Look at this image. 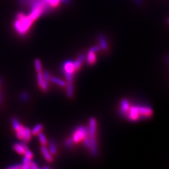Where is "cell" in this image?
<instances>
[{
    "label": "cell",
    "mask_w": 169,
    "mask_h": 169,
    "mask_svg": "<svg viewBox=\"0 0 169 169\" xmlns=\"http://www.w3.org/2000/svg\"><path fill=\"white\" fill-rule=\"evenodd\" d=\"M121 113L130 120H137L140 118H148L150 116L152 111L148 106H136L129 107L126 101L123 100L121 108Z\"/></svg>",
    "instance_id": "1"
},
{
    "label": "cell",
    "mask_w": 169,
    "mask_h": 169,
    "mask_svg": "<svg viewBox=\"0 0 169 169\" xmlns=\"http://www.w3.org/2000/svg\"><path fill=\"white\" fill-rule=\"evenodd\" d=\"M33 22L29 16L23 13H19L17 14L16 20L14 22V28L19 34L23 35L27 33Z\"/></svg>",
    "instance_id": "2"
},
{
    "label": "cell",
    "mask_w": 169,
    "mask_h": 169,
    "mask_svg": "<svg viewBox=\"0 0 169 169\" xmlns=\"http://www.w3.org/2000/svg\"><path fill=\"white\" fill-rule=\"evenodd\" d=\"M49 8V5L43 0H35L32 4V8L28 16L34 21L44 14Z\"/></svg>",
    "instance_id": "3"
},
{
    "label": "cell",
    "mask_w": 169,
    "mask_h": 169,
    "mask_svg": "<svg viewBox=\"0 0 169 169\" xmlns=\"http://www.w3.org/2000/svg\"><path fill=\"white\" fill-rule=\"evenodd\" d=\"M90 136V128L88 126H79L73 133V142H78L84 138Z\"/></svg>",
    "instance_id": "4"
},
{
    "label": "cell",
    "mask_w": 169,
    "mask_h": 169,
    "mask_svg": "<svg viewBox=\"0 0 169 169\" xmlns=\"http://www.w3.org/2000/svg\"><path fill=\"white\" fill-rule=\"evenodd\" d=\"M74 71V69L73 62L71 61L68 60L63 63L62 66V72L64 74L65 73L73 74Z\"/></svg>",
    "instance_id": "5"
},
{
    "label": "cell",
    "mask_w": 169,
    "mask_h": 169,
    "mask_svg": "<svg viewBox=\"0 0 169 169\" xmlns=\"http://www.w3.org/2000/svg\"><path fill=\"white\" fill-rule=\"evenodd\" d=\"M98 49V47H94V48H91L89 51V53H88V57H87V61H88V64H92L95 61L96 56H95V52L96 51H97Z\"/></svg>",
    "instance_id": "6"
},
{
    "label": "cell",
    "mask_w": 169,
    "mask_h": 169,
    "mask_svg": "<svg viewBox=\"0 0 169 169\" xmlns=\"http://www.w3.org/2000/svg\"><path fill=\"white\" fill-rule=\"evenodd\" d=\"M41 152H42L43 156H44L45 159H46L48 161H51L53 160V158H52L51 154L50 152L49 151L48 149L44 145H43V146L41 147Z\"/></svg>",
    "instance_id": "7"
},
{
    "label": "cell",
    "mask_w": 169,
    "mask_h": 169,
    "mask_svg": "<svg viewBox=\"0 0 169 169\" xmlns=\"http://www.w3.org/2000/svg\"><path fill=\"white\" fill-rule=\"evenodd\" d=\"M84 59V55L81 54L78 56V58H77L76 60H75L74 62H73L74 70H78L80 68L81 63L83 61Z\"/></svg>",
    "instance_id": "8"
},
{
    "label": "cell",
    "mask_w": 169,
    "mask_h": 169,
    "mask_svg": "<svg viewBox=\"0 0 169 169\" xmlns=\"http://www.w3.org/2000/svg\"><path fill=\"white\" fill-rule=\"evenodd\" d=\"M31 136V131L28 127H24V132H23V139L24 141L28 142L30 140Z\"/></svg>",
    "instance_id": "9"
},
{
    "label": "cell",
    "mask_w": 169,
    "mask_h": 169,
    "mask_svg": "<svg viewBox=\"0 0 169 169\" xmlns=\"http://www.w3.org/2000/svg\"><path fill=\"white\" fill-rule=\"evenodd\" d=\"M49 80L51 82H53L54 83H56V84H58V85H59L61 86H64L66 84L64 81H63V80L61 79H59V78H56L55 76L49 77Z\"/></svg>",
    "instance_id": "10"
},
{
    "label": "cell",
    "mask_w": 169,
    "mask_h": 169,
    "mask_svg": "<svg viewBox=\"0 0 169 169\" xmlns=\"http://www.w3.org/2000/svg\"><path fill=\"white\" fill-rule=\"evenodd\" d=\"M48 150L51 154L55 155L56 153V145L54 141L51 140L48 143Z\"/></svg>",
    "instance_id": "11"
},
{
    "label": "cell",
    "mask_w": 169,
    "mask_h": 169,
    "mask_svg": "<svg viewBox=\"0 0 169 169\" xmlns=\"http://www.w3.org/2000/svg\"><path fill=\"white\" fill-rule=\"evenodd\" d=\"M14 150L19 154H23L24 152L23 143H15L13 145Z\"/></svg>",
    "instance_id": "12"
},
{
    "label": "cell",
    "mask_w": 169,
    "mask_h": 169,
    "mask_svg": "<svg viewBox=\"0 0 169 169\" xmlns=\"http://www.w3.org/2000/svg\"><path fill=\"white\" fill-rule=\"evenodd\" d=\"M73 88L72 82H68L66 88V95L69 98H71L73 96Z\"/></svg>",
    "instance_id": "13"
},
{
    "label": "cell",
    "mask_w": 169,
    "mask_h": 169,
    "mask_svg": "<svg viewBox=\"0 0 169 169\" xmlns=\"http://www.w3.org/2000/svg\"><path fill=\"white\" fill-rule=\"evenodd\" d=\"M42 129H43V125L41 124H37L31 130V134H33V135H37L39 132L41 131V130Z\"/></svg>",
    "instance_id": "14"
},
{
    "label": "cell",
    "mask_w": 169,
    "mask_h": 169,
    "mask_svg": "<svg viewBox=\"0 0 169 169\" xmlns=\"http://www.w3.org/2000/svg\"><path fill=\"white\" fill-rule=\"evenodd\" d=\"M23 147H24V154L25 155V156H26L28 158H29L31 159L32 157H33V153H32V152L28 149V146L24 143H23Z\"/></svg>",
    "instance_id": "15"
},
{
    "label": "cell",
    "mask_w": 169,
    "mask_h": 169,
    "mask_svg": "<svg viewBox=\"0 0 169 169\" xmlns=\"http://www.w3.org/2000/svg\"><path fill=\"white\" fill-rule=\"evenodd\" d=\"M24 126L21 125L20 127L16 130V136L19 139H23V132H24Z\"/></svg>",
    "instance_id": "16"
},
{
    "label": "cell",
    "mask_w": 169,
    "mask_h": 169,
    "mask_svg": "<svg viewBox=\"0 0 169 169\" xmlns=\"http://www.w3.org/2000/svg\"><path fill=\"white\" fill-rule=\"evenodd\" d=\"M38 138H39V141L41 142V143L43 145H46L47 143V140H46V138L44 135L43 134V133L40 131L38 133Z\"/></svg>",
    "instance_id": "17"
},
{
    "label": "cell",
    "mask_w": 169,
    "mask_h": 169,
    "mask_svg": "<svg viewBox=\"0 0 169 169\" xmlns=\"http://www.w3.org/2000/svg\"><path fill=\"white\" fill-rule=\"evenodd\" d=\"M34 66L37 72L42 71V66L40 61L38 59H36L34 60Z\"/></svg>",
    "instance_id": "18"
},
{
    "label": "cell",
    "mask_w": 169,
    "mask_h": 169,
    "mask_svg": "<svg viewBox=\"0 0 169 169\" xmlns=\"http://www.w3.org/2000/svg\"><path fill=\"white\" fill-rule=\"evenodd\" d=\"M11 121H12V125H13V126L14 129L16 131L21 126L19 121L17 120V118H13L12 120H11Z\"/></svg>",
    "instance_id": "19"
},
{
    "label": "cell",
    "mask_w": 169,
    "mask_h": 169,
    "mask_svg": "<svg viewBox=\"0 0 169 169\" xmlns=\"http://www.w3.org/2000/svg\"><path fill=\"white\" fill-rule=\"evenodd\" d=\"M37 79H38V83L39 86H41L43 82V74L42 71L41 72H37Z\"/></svg>",
    "instance_id": "20"
},
{
    "label": "cell",
    "mask_w": 169,
    "mask_h": 169,
    "mask_svg": "<svg viewBox=\"0 0 169 169\" xmlns=\"http://www.w3.org/2000/svg\"><path fill=\"white\" fill-rule=\"evenodd\" d=\"M73 140L72 138H68L66 140L65 142H64V145L66 148H69L70 146H72L73 145Z\"/></svg>",
    "instance_id": "21"
},
{
    "label": "cell",
    "mask_w": 169,
    "mask_h": 169,
    "mask_svg": "<svg viewBox=\"0 0 169 169\" xmlns=\"http://www.w3.org/2000/svg\"><path fill=\"white\" fill-rule=\"evenodd\" d=\"M21 165H22V164L16 163V164H14L13 165H10V166H8L7 168L8 169H19V168H21Z\"/></svg>",
    "instance_id": "22"
},
{
    "label": "cell",
    "mask_w": 169,
    "mask_h": 169,
    "mask_svg": "<svg viewBox=\"0 0 169 169\" xmlns=\"http://www.w3.org/2000/svg\"><path fill=\"white\" fill-rule=\"evenodd\" d=\"M22 161H23V164H28V165H29V163H30V162L31 161V158H28V157L26 156H24L23 158Z\"/></svg>",
    "instance_id": "23"
},
{
    "label": "cell",
    "mask_w": 169,
    "mask_h": 169,
    "mask_svg": "<svg viewBox=\"0 0 169 169\" xmlns=\"http://www.w3.org/2000/svg\"><path fill=\"white\" fill-rule=\"evenodd\" d=\"M29 168L31 169H38L39 167L36 165V163L34 161H31L29 163Z\"/></svg>",
    "instance_id": "24"
},
{
    "label": "cell",
    "mask_w": 169,
    "mask_h": 169,
    "mask_svg": "<svg viewBox=\"0 0 169 169\" xmlns=\"http://www.w3.org/2000/svg\"><path fill=\"white\" fill-rule=\"evenodd\" d=\"M20 98L21 100H28V98H29V96H28V95L26 93H23L21 96H20Z\"/></svg>",
    "instance_id": "25"
},
{
    "label": "cell",
    "mask_w": 169,
    "mask_h": 169,
    "mask_svg": "<svg viewBox=\"0 0 169 169\" xmlns=\"http://www.w3.org/2000/svg\"><path fill=\"white\" fill-rule=\"evenodd\" d=\"M21 168L23 169H29V165L28 164H23L21 165Z\"/></svg>",
    "instance_id": "26"
},
{
    "label": "cell",
    "mask_w": 169,
    "mask_h": 169,
    "mask_svg": "<svg viewBox=\"0 0 169 169\" xmlns=\"http://www.w3.org/2000/svg\"><path fill=\"white\" fill-rule=\"evenodd\" d=\"M49 167L48 166H44V167L43 168V169H49Z\"/></svg>",
    "instance_id": "27"
},
{
    "label": "cell",
    "mask_w": 169,
    "mask_h": 169,
    "mask_svg": "<svg viewBox=\"0 0 169 169\" xmlns=\"http://www.w3.org/2000/svg\"><path fill=\"white\" fill-rule=\"evenodd\" d=\"M2 101V95H1V93L0 92V103Z\"/></svg>",
    "instance_id": "28"
},
{
    "label": "cell",
    "mask_w": 169,
    "mask_h": 169,
    "mask_svg": "<svg viewBox=\"0 0 169 169\" xmlns=\"http://www.w3.org/2000/svg\"><path fill=\"white\" fill-rule=\"evenodd\" d=\"M0 83H1V79H0Z\"/></svg>",
    "instance_id": "29"
}]
</instances>
